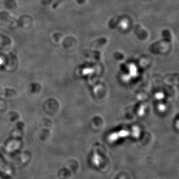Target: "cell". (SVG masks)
Instances as JSON below:
<instances>
[]
</instances>
